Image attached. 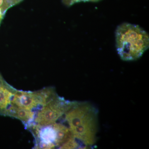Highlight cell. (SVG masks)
Wrapping results in <instances>:
<instances>
[{"instance_id":"1","label":"cell","mask_w":149,"mask_h":149,"mask_svg":"<svg viewBox=\"0 0 149 149\" xmlns=\"http://www.w3.org/2000/svg\"><path fill=\"white\" fill-rule=\"evenodd\" d=\"M63 120L79 148L94 146L97 132L98 111L91 104L72 102Z\"/></svg>"},{"instance_id":"2","label":"cell","mask_w":149,"mask_h":149,"mask_svg":"<svg viewBox=\"0 0 149 149\" xmlns=\"http://www.w3.org/2000/svg\"><path fill=\"white\" fill-rule=\"evenodd\" d=\"M115 40L118 54L124 61L138 59L149 48V34L137 24H120L116 30Z\"/></svg>"},{"instance_id":"3","label":"cell","mask_w":149,"mask_h":149,"mask_svg":"<svg viewBox=\"0 0 149 149\" xmlns=\"http://www.w3.org/2000/svg\"><path fill=\"white\" fill-rule=\"evenodd\" d=\"M28 129L34 135L37 149H68L74 142L69 128L61 120L48 125L34 124Z\"/></svg>"},{"instance_id":"4","label":"cell","mask_w":149,"mask_h":149,"mask_svg":"<svg viewBox=\"0 0 149 149\" xmlns=\"http://www.w3.org/2000/svg\"><path fill=\"white\" fill-rule=\"evenodd\" d=\"M57 95L54 88L51 87L35 92L17 91L12 103L19 107L36 112Z\"/></svg>"},{"instance_id":"5","label":"cell","mask_w":149,"mask_h":149,"mask_svg":"<svg viewBox=\"0 0 149 149\" xmlns=\"http://www.w3.org/2000/svg\"><path fill=\"white\" fill-rule=\"evenodd\" d=\"M71 103L57 95L36 111L34 124L45 125L58 122L69 109Z\"/></svg>"},{"instance_id":"6","label":"cell","mask_w":149,"mask_h":149,"mask_svg":"<svg viewBox=\"0 0 149 149\" xmlns=\"http://www.w3.org/2000/svg\"><path fill=\"white\" fill-rule=\"evenodd\" d=\"M15 90L8 85L0 74V115L6 116L11 106Z\"/></svg>"},{"instance_id":"7","label":"cell","mask_w":149,"mask_h":149,"mask_svg":"<svg viewBox=\"0 0 149 149\" xmlns=\"http://www.w3.org/2000/svg\"><path fill=\"white\" fill-rule=\"evenodd\" d=\"M36 112L19 107L12 104L8 109L6 116L15 118L21 120L28 129L34 123Z\"/></svg>"},{"instance_id":"8","label":"cell","mask_w":149,"mask_h":149,"mask_svg":"<svg viewBox=\"0 0 149 149\" xmlns=\"http://www.w3.org/2000/svg\"><path fill=\"white\" fill-rule=\"evenodd\" d=\"M22 0H0V14L4 15L6 11Z\"/></svg>"},{"instance_id":"9","label":"cell","mask_w":149,"mask_h":149,"mask_svg":"<svg viewBox=\"0 0 149 149\" xmlns=\"http://www.w3.org/2000/svg\"><path fill=\"white\" fill-rule=\"evenodd\" d=\"M63 3L67 6H70L73 4L80 2H97L101 0H62Z\"/></svg>"},{"instance_id":"10","label":"cell","mask_w":149,"mask_h":149,"mask_svg":"<svg viewBox=\"0 0 149 149\" xmlns=\"http://www.w3.org/2000/svg\"><path fill=\"white\" fill-rule=\"evenodd\" d=\"M3 16L4 15H2L0 14V23H1V20H2Z\"/></svg>"}]
</instances>
